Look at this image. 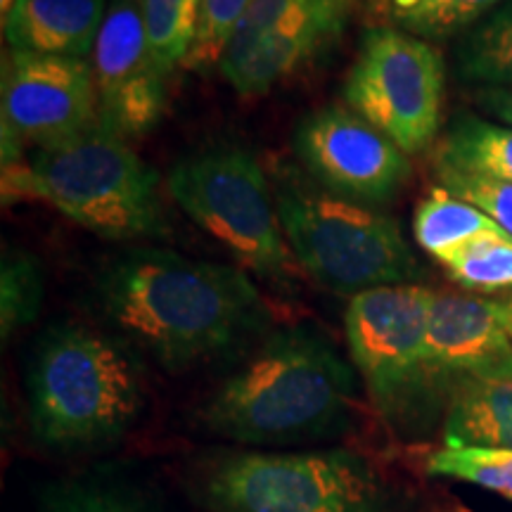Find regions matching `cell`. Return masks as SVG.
Instances as JSON below:
<instances>
[{
  "label": "cell",
  "instance_id": "cell-1",
  "mask_svg": "<svg viewBox=\"0 0 512 512\" xmlns=\"http://www.w3.org/2000/svg\"><path fill=\"white\" fill-rule=\"evenodd\" d=\"M95 306L126 347L171 373L240 349L271 311L245 268L157 247L112 256L95 275Z\"/></svg>",
  "mask_w": 512,
  "mask_h": 512
},
{
  "label": "cell",
  "instance_id": "cell-2",
  "mask_svg": "<svg viewBox=\"0 0 512 512\" xmlns=\"http://www.w3.org/2000/svg\"><path fill=\"white\" fill-rule=\"evenodd\" d=\"M356 368L309 323L275 328L202 408L204 427L247 446L335 437L349 422Z\"/></svg>",
  "mask_w": 512,
  "mask_h": 512
},
{
  "label": "cell",
  "instance_id": "cell-3",
  "mask_svg": "<svg viewBox=\"0 0 512 512\" xmlns=\"http://www.w3.org/2000/svg\"><path fill=\"white\" fill-rule=\"evenodd\" d=\"M27 392L36 439L57 451L114 444L136 425L145 399L131 347L72 323L38 339Z\"/></svg>",
  "mask_w": 512,
  "mask_h": 512
},
{
  "label": "cell",
  "instance_id": "cell-4",
  "mask_svg": "<svg viewBox=\"0 0 512 512\" xmlns=\"http://www.w3.org/2000/svg\"><path fill=\"white\" fill-rule=\"evenodd\" d=\"M3 197H36L107 240L166 233L159 174L126 140L100 126L38 147L29 164L3 169Z\"/></svg>",
  "mask_w": 512,
  "mask_h": 512
},
{
  "label": "cell",
  "instance_id": "cell-5",
  "mask_svg": "<svg viewBox=\"0 0 512 512\" xmlns=\"http://www.w3.org/2000/svg\"><path fill=\"white\" fill-rule=\"evenodd\" d=\"M275 204L294 259L325 290L356 297L375 287L413 285L425 275L399 221L380 209L297 176L280 181Z\"/></svg>",
  "mask_w": 512,
  "mask_h": 512
},
{
  "label": "cell",
  "instance_id": "cell-6",
  "mask_svg": "<svg viewBox=\"0 0 512 512\" xmlns=\"http://www.w3.org/2000/svg\"><path fill=\"white\" fill-rule=\"evenodd\" d=\"M209 512H387L377 467L349 448L235 453L197 475Z\"/></svg>",
  "mask_w": 512,
  "mask_h": 512
},
{
  "label": "cell",
  "instance_id": "cell-7",
  "mask_svg": "<svg viewBox=\"0 0 512 512\" xmlns=\"http://www.w3.org/2000/svg\"><path fill=\"white\" fill-rule=\"evenodd\" d=\"M171 200L207 230L240 268L290 287L294 254L280 226L264 166L242 147H214L185 157L166 178Z\"/></svg>",
  "mask_w": 512,
  "mask_h": 512
},
{
  "label": "cell",
  "instance_id": "cell-8",
  "mask_svg": "<svg viewBox=\"0 0 512 512\" xmlns=\"http://www.w3.org/2000/svg\"><path fill=\"white\" fill-rule=\"evenodd\" d=\"M444 88V57L430 41L399 29L368 27L342 98L406 155H420L437 143Z\"/></svg>",
  "mask_w": 512,
  "mask_h": 512
},
{
  "label": "cell",
  "instance_id": "cell-9",
  "mask_svg": "<svg viewBox=\"0 0 512 512\" xmlns=\"http://www.w3.org/2000/svg\"><path fill=\"white\" fill-rule=\"evenodd\" d=\"M437 290L389 285L351 297L344 330L351 363L384 420L399 422L427 401L422 351Z\"/></svg>",
  "mask_w": 512,
  "mask_h": 512
},
{
  "label": "cell",
  "instance_id": "cell-10",
  "mask_svg": "<svg viewBox=\"0 0 512 512\" xmlns=\"http://www.w3.org/2000/svg\"><path fill=\"white\" fill-rule=\"evenodd\" d=\"M294 155L318 188L380 209L411 181L406 152L349 107H323L299 121Z\"/></svg>",
  "mask_w": 512,
  "mask_h": 512
},
{
  "label": "cell",
  "instance_id": "cell-11",
  "mask_svg": "<svg viewBox=\"0 0 512 512\" xmlns=\"http://www.w3.org/2000/svg\"><path fill=\"white\" fill-rule=\"evenodd\" d=\"M91 67L102 131L143 138L162 121L166 72L152 57L138 0H110Z\"/></svg>",
  "mask_w": 512,
  "mask_h": 512
},
{
  "label": "cell",
  "instance_id": "cell-12",
  "mask_svg": "<svg viewBox=\"0 0 512 512\" xmlns=\"http://www.w3.org/2000/svg\"><path fill=\"white\" fill-rule=\"evenodd\" d=\"M3 126L24 143L50 147L98 126L91 60L34 53L3 55Z\"/></svg>",
  "mask_w": 512,
  "mask_h": 512
},
{
  "label": "cell",
  "instance_id": "cell-13",
  "mask_svg": "<svg viewBox=\"0 0 512 512\" xmlns=\"http://www.w3.org/2000/svg\"><path fill=\"white\" fill-rule=\"evenodd\" d=\"M512 368V342L494 299L437 290L427 323L422 375L427 399L451 394L460 380Z\"/></svg>",
  "mask_w": 512,
  "mask_h": 512
},
{
  "label": "cell",
  "instance_id": "cell-14",
  "mask_svg": "<svg viewBox=\"0 0 512 512\" xmlns=\"http://www.w3.org/2000/svg\"><path fill=\"white\" fill-rule=\"evenodd\" d=\"M110 0H17L3 19L10 50L91 60Z\"/></svg>",
  "mask_w": 512,
  "mask_h": 512
},
{
  "label": "cell",
  "instance_id": "cell-15",
  "mask_svg": "<svg viewBox=\"0 0 512 512\" xmlns=\"http://www.w3.org/2000/svg\"><path fill=\"white\" fill-rule=\"evenodd\" d=\"M444 446L512 451V368L470 375L446 399Z\"/></svg>",
  "mask_w": 512,
  "mask_h": 512
},
{
  "label": "cell",
  "instance_id": "cell-16",
  "mask_svg": "<svg viewBox=\"0 0 512 512\" xmlns=\"http://www.w3.org/2000/svg\"><path fill=\"white\" fill-rule=\"evenodd\" d=\"M323 43H328V38L323 36L318 22L304 3L278 29H273L252 53L221 69V74L245 98L264 95L275 83L287 79L294 69L302 67Z\"/></svg>",
  "mask_w": 512,
  "mask_h": 512
},
{
  "label": "cell",
  "instance_id": "cell-17",
  "mask_svg": "<svg viewBox=\"0 0 512 512\" xmlns=\"http://www.w3.org/2000/svg\"><path fill=\"white\" fill-rule=\"evenodd\" d=\"M434 169L512 183V126L460 114L434 147Z\"/></svg>",
  "mask_w": 512,
  "mask_h": 512
},
{
  "label": "cell",
  "instance_id": "cell-18",
  "mask_svg": "<svg viewBox=\"0 0 512 512\" xmlns=\"http://www.w3.org/2000/svg\"><path fill=\"white\" fill-rule=\"evenodd\" d=\"M503 0H366L370 27L399 29L422 41L460 38Z\"/></svg>",
  "mask_w": 512,
  "mask_h": 512
},
{
  "label": "cell",
  "instance_id": "cell-19",
  "mask_svg": "<svg viewBox=\"0 0 512 512\" xmlns=\"http://www.w3.org/2000/svg\"><path fill=\"white\" fill-rule=\"evenodd\" d=\"M415 242L439 261L441 256L484 235H505L503 228L475 204L460 200L446 188H432L413 214Z\"/></svg>",
  "mask_w": 512,
  "mask_h": 512
},
{
  "label": "cell",
  "instance_id": "cell-20",
  "mask_svg": "<svg viewBox=\"0 0 512 512\" xmlns=\"http://www.w3.org/2000/svg\"><path fill=\"white\" fill-rule=\"evenodd\" d=\"M460 81L477 88L512 86V0H503L456 41Z\"/></svg>",
  "mask_w": 512,
  "mask_h": 512
},
{
  "label": "cell",
  "instance_id": "cell-21",
  "mask_svg": "<svg viewBox=\"0 0 512 512\" xmlns=\"http://www.w3.org/2000/svg\"><path fill=\"white\" fill-rule=\"evenodd\" d=\"M448 278L470 292H512V238L484 235L439 259Z\"/></svg>",
  "mask_w": 512,
  "mask_h": 512
},
{
  "label": "cell",
  "instance_id": "cell-22",
  "mask_svg": "<svg viewBox=\"0 0 512 512\" xmlns=\"http://www.w3.org/2000/svg\"><path fill=\"white\" fill-rule=\"evenodd\" d=\"M152 57L166 74L188 57L197 34L200 0H138Z\"/></svg>",
  "mask_w": 512,
  "mask_h": 512
},
{
  "label": "cell",
  "instance_id": "cell-23",
  "mask_svg": "<svg viewBox=\"0 0 512 512\" xmlns=\"http://www.w3.org/2000/svg\"><path fill=\"white\" fill-rule=\"evenodd\" d=\"M43 271L27 249L5 247L0 261V332L3 339L34 323L43 304Z\"/></svg>",
  "mask_w": 512,
  "mask_h": 512
},
{
  "label": "cell",
  "instance_id": "cell-24",
  "mask_svg": "<svg viewBox=\"0 0 512 512\" xmlns=\"http://www.w3.org/2000/svg\"><path fill=\"white\" fill-rule=\"evenodd\" d=\"M427 472L456 479L512 501V451L489 446H441L432 453Z\"/></svg>",
  "mask_w": 512,
  "mask_h": 512
},
{
  "label": "cell",
  "instance_id": "cell-25",
  "mask_svg": "<svg viewBox=\"0 0 512 512\" xmlns=\"http://www.w3.org/2000/svg\"><path fill=\"white\" fill-rule=\"evenodd\" d=\"M252 0H200L197 34L183 67L192 72H207L219 67L235 27L245 15Z\"/></svg>",
  "mask_w": 512,
  "mask_h": 512
},
{
  "label": "cell",
  "instance_id": "cell-26",
  "mask_svg": "<svg viewBox=\"0 0 512 512\" xmlns=\"http://www.w3.org/2000/svg\"><path fill=\"white\" fill-rule=\"evenodd\" d=\"M41 512H152L143 501L117 486L64 482L43 494Z\"/></svg>",
  "mask_w": 512,
  "mask_h": 512
},
{
  "label": "cell",
  "instance_id": "cell-27",
  "mask_svg": "<svg viewBox=\"0 0 512 512\" xmlns=\"http://www.w3.org/2000/svg\"><path fill=\"white\" fill-rule=\"evenodd\" d=\"M434 171H437V181L441 188L458 195L460 200L475 204V207L482 209L486 216H491L503 228L508 238H512V183L494 181V178L484 176L458 174V171L451 169Z\"/></svg>",
  "mask_w": 512,
  "mask_h": 512
},
{
  "label": "cell",
  "instance_id": "cell-28",
  "mask_svg": "<svg viewBox=\"0 0 512 512\" xmlns=\"http://www.w3.org/2000/svg\"><path fill=\"white\" fill-rule=\"evenodd\" d=\"M299 5H304V0H252V5L242 15L233 36H230L226 53H223L219 62V69H226L230 64L240 62L247 53H252Z\"/></svg>",
  "mask_w": 512,
  "mask_h": 512
},
{
  "label": "cell",
  "instance_id": "cell-29",
  "mask_svg": "<svg viewBox=\"0 0 512 512\" xmlns=\"http://www.w3.org/2000/svg\"><path fill=\"white\" fill-rule=\"evenodd\" d=\"M304 3L313 19L318 22L323 36L332 41V38H337L344 31V27H347L349 17L354 15L361 0H304Z\"/></svg>",
  "mask_w": 512,
  "mask_h": 512
},
{
  "label": "cell",
  "instance_id": "cell-30",
  "mask_svg": "<svg viewBox=\"0 0 512 512\" xmlns=\"http://www.w3.org/2000/svg\"><path fill=\"white\" fill-rule=\"evenodd\" d=\"M475 105L491 117L503 121L505 126H512V86L510 88H477Z\"/></svg>",
  "mask_w": 512,
  "mask_h": 512
},
{
  "label": "cell",
  "instance_id": "cell-31",
  "mask_svg": "<svg viewBox=\"0 0 512 512\" xmlns=\"http://www.w3.org/2000/svg\"><path fill=\"white\" fill-rule=\"evenodd\" d=\"M494 302H496L498 320H501L505 335H508L512 342V292L505 294V297H501V299H494Z\"/></svg>",
  "mask_w": 512,
  "mask_h": 512
},
{
  "label": "cell",
  "instance_id": "cell-32",
  "mask_svg": "<svg viewBox=\"0 0 512 512\" xmlns=\"http://www.w3.org/2000/svg\"><path fill=\"white\" fill-rule=\"evenodd\" d=\"M15 3L17 0H0V17H8L10 15V10L15 8Z\"/></svg>",
  "mask_w": 512,
  "mask_h": 512
}]
</instances>
